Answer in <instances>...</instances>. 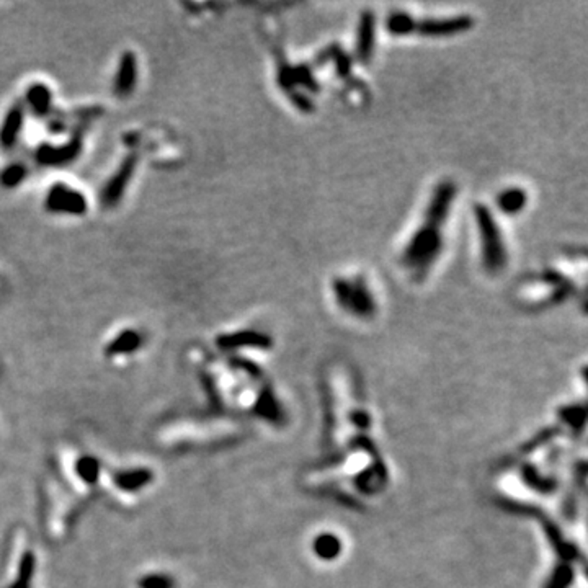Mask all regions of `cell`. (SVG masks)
<instances>
[{"label":"cell","instance_id":"1","mask_svg":"<svg viewBox=\"0 0 588 588\" xmlns=\"http://www.w3.org/2000/svg\"><path fill=\"white\" fill-rule=\"evenodd\" d=\"M456 196V185L446 180L433 192L424 216V226L412 235L402 252L400 263L415 280H422L441 254V229L450 216L451 204Z\"/></svg>","mask_w":588,"mask_h":588},{"label":"cell","instance_id":"2","mask_svg":"<svg viewBox=\"0 0 588 588\" xmlns=\"http://www.w3.org/2000/svg\"><path fill=\"white\" fill-rule=\"evenodd\" d=\"M472 25L474 20L467 17V15L440 20H415L407 13L396 12L388 18L386 28L394 36L417 33L422 36H428V38H443V36H453L467 32L469 28H472Z\"/></svg>","mask_w":588,"mask_h":588},{"label":"cell","instance_id":"3","mask_svg":"<svg viewBox=\"0 0 588 588\" xmlns=\"http://www.w3.org/2000/svg\"><path fill=\"white\" fill-rule=\"evenodd\" d=\"M476 221L479 237H481L482 263L489 273H500L507 265V250L498 224L487 206H476Z\"/></svg>","mask_w":588,"mask_h":588},{"label":"cell","instance_id":"4","mask_svg":"<svg viewBox=\"0 0 588 588\" xmlns=\"http://www.w3.org/2000/svg\"><path fill=\"white\" fill-rule=\"evenodd\" d=\"M333 294L337 302L347 311L353 312L361 319L374 316L376 302L368 285L363 280H343L337 278L333 281Z\"/></svg>","mask_w":588,"mask_h":588},{"label":"cell","instance_id":"5","mask_svg":"<svg viewBox=\"0 0 588 588\" xmlns=\"http://www.w3.org/2000/svg\"><path fill=\"white\" fill-rule=\"evenodd\" d=\"M44 206L49 213L82 216L87 213L89 203L85 196L77 190L67 187L64 183H56L48 190Z\"/></svg>","mask_w":588,"mask_h":588},{"label":"cell","instance_id":"6","mask_svg":"<svg viewBox=\"0 0 588 588\" xmlns=\"http://www.w3.org/2000/svg\"><path fill=\"white\" fill-rule=\"evenodd\" d=\"M137 154H130V156L125 157V161L120 164V167L115 173L111 175V178L108 180L105 188L102 192V204L106 206V208H113L120 203L123 195H125L128 185H130L134 170L137 167Z\"/></svg>","mask_w":588,"mask_h":588},{"label":"cell","instance_id":"7","mask_svg":"<svg viewBox=\"0 0 588 588\" xmlns=\"http://www.w3.org/2000/svg\"><path fill=\"white\" fill-rule=\"evenodd\" d=\"M80 149L82 139L79 136L72 137L69 142L63 144V146L43 144L36 151V162L44 165V167H61V165H67L75 161L77 156L80 154Z\"/></svg>","mask_w":588,"mask_h":588},{"label":"cell","instance_id":"8","mask_svg":"<svg viewBox=\"0 0 588 588\" xmlns=\"http://www.w3.org/2000/svg\"><path fill=\"white\" fill-rule=\"evenodd\" d=\"M137 84V59L133 51H126L118 63L115 82H113V92L116 97H130Z\"/></svg>","mask_w":588,"mask_h":588},{"label":"cell","instance_id":"9","mask_svg":"<svg viewBox=\"0 0 588 588\" xmlns=\"http://www.w3.org/2000/svg\"><path fill=\"white\" fill-rule=\"evenodd\" d=\"M23 105L22 103H15L10 106V110L5 115L2 126H0V147L5 151H10L17 146V141L23 130Z\"/></svg>","mask_w":588,"mask_h":588},{"label":"cell","instance_id":"10","mask_svg":"<svg viewBox=\"0 0 588 588\" xmlns=\"http://www.w3.org/2000/svg\"><path fill=\"white\" fill-rule=\"evenodd\" d=\"M374 48V17L373 12H365L361 17L360 32H358V44H357V58L361 63L366 64L373 56Z\"/></svg>","mask_w":588,"mask_h":588},{"label":"cell","instance_id":"11","mask_svg":"<svg viewBox=\"0 0 588 588\" xmlns=\"http://www.w3.org/2000/svg\"><path fill=\"white\" fill-rule=\"evenodd\" d=\"M25 102L30 106L35 115L44 116L51 111V106H53V92L46 84H41V82H36V84L30 85L27 89V94H25Z\"/></svg>","mask_w":588,"mask_h":588},{"label":"cell","instance_id":"12","mask_svg":"<svg viewBox=\"0 0 588 588\" xmlns=\"http://www.w3.org/2000/svg\"><path fill=\"white\" fill-rule=\"evenodd\" d=\"M218 343L224 348H234V347H268L270 340L265 335L254 332V330H247V332H237L231 335H224L218 340Z\"/></svg>","mask_w":588,"mask_h":588},{"label":"cell","instance_id":"13","mask_svg":"<svg viewBox=\"0 0 588 588\" xmlns=\"http://www.w3.org/2000/svg\"><path fill=\"white\" fill-rule=\"evenodd\" d=\"M498 208L505 214H517L526 206L528 196L522 188H508L498 196Z\"/></svg>","mask_w":588,"mask_h":588},{"label":"cell","instance_id":"14","mask_svg":"<svg viewBox=\"0 0 588 588\" xmlns=\"http://www.w3.org/2000/svg\"><path fill=\"white\" fill-rule=\"evenodd\" d=\"M139 345H141V335H139L136 330H125V332H121L110 345H108L106 353L108 355L130 353V352H134L136 348H139Z\"/></svg>","mask_w":588,"mask_h":588},{"label":"cell","instance_id":"15","mask_svg":"<svg viewBox=\"0 0 588 588\" xmlns=\"http://www.w3.org/2000/svg\"><path fill=\"white\" fill-rule=\"evenodd\" d=\"M27 169H25L22 164H10L0 172V185H2L4 188L13 190L17 188L18 185H22L23 180L27 178Z\"/></svg>","mask_w":588,"mask_h":588}]
</instances>
